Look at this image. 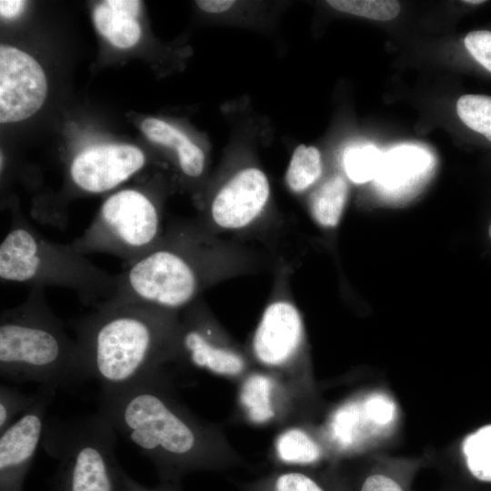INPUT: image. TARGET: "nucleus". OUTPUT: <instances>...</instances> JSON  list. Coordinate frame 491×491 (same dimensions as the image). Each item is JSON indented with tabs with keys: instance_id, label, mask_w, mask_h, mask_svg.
Returning a JSON list of instances; mask_svg holds the SVG:
<instances>
[{
	"instance_id": "11",
	"label": "nucleus",
	"mask_w": 491,
	"mask_h": 491,
	"mask_svg": "<svg viewBox=\"0 0 491 491\" xmlns=\"http://www.w3.org/2000/svg\"><path fill=\"white\" fill-rule=\"evenodd\" d=\"M55 392L40 399L0 433V491H24L26 475L41 445L45 412Z\"/></svg>"
},
{
	"instance_id": "4",
	"label": "nucleus",
	"mask_w": 491,
	"mask_h": 491,
	"mask_svg": "<svg viewBox=\"0 0 491 491\" xmlns=\"http://www.w3.org/2000/svg\"><path fill=\"white\" fill-rule=\"evenodd\" d=\"M48 306L44 288L32 287L20 305L0 316V376L34 382L55 393L89 379L79 346Z\"/></svg>"
},
{
	"instance_id": "20",
	"label": "nucleus",
	"mask_w": 491,
	"mask_h": 491,
	"mask_svg": "<svg viewBox=\"0 0 491 491\" xmlns=\"http://www.w3.org/2000/svg\"><path fill=\"white\" fill-rule=\"evenodd\" d=\"M466 466L471 476L491 483V425L482 426L463 442Z\"/></svg>"
},
{
	"instance_id": "12",
	"label": "nucleus",
	"mask_w": 491,
	"mask_h": 491,
	"mask_svg": "<svg viewBox=\"0 0 491 491\" xmlns=\"http://www.w3.org/2000/svg\"><path fill=\"white\" fill-rule=\"evenodd\" d=\"M144 153L130 145H100L78 153L69 166L75 187L90 194L113 189L145 165Z\"/></svg>"
},
{
	"instance_id": "6",
	"label": "nucleus",
	"mask_w": 491,
	"mask_h": 491,
	"mask_svg": "<svg viewBox=\"0 0 491 491\" xmlns=\"http://www.w3.org/2000/svg\"><path fill=\"white\" fill-rule=\"evenodd\" d=\"M117 433L100 413L45 419L41 446L56 462L52 491H125L137 484L116 456Z\"/></svg>"
},
{
	"instance_id": "1",
	"label": "nucleus",
	"mask_w": 491,
	"mask_h": 491,
	"mask_svg": "<svg viewBox=\"0 0 491 491\" xmlns=\"http://www.w3.org/2000/svg\"><path fill=\"white\" fill-rule=\"evenodd\" d=\"M97 412L153 463L160 482L222 466L213 429L180 404L162 367L100 389Z\"/></svg>"
},
{
	"instance_id": "34",
	"label": "nucleus",
	"mask_w": 491,
	"mask_h": 491,
	"mask_svg": "<svg viewBox=\"0 0 491 491\" xmlns=\"http://www.w3.org/2000/svg\"><path fill=\"white\" fill-rule=\"evenodd\" d=\"M465 3L466 4H472V5H477V4H482L484 3L485 1H481V0H466L464 1Z\"/></svg>"
},
{
	"instance_id": "31",
	"label": "nucleus",
	"mask_w": 491,
	"mask_h": 491,
	"mask_svg": "<svg viewBox=\"0 0 491 491\" xmlns=\"http://www.w3.org/2000/svg\"><path fill=\"white\" fill-rule=\"evenodd\" d=\"M25 2L22 0H1L0 15L6 19L18 16L25 6Z\"/></svg>"
},
{
	"instance_id": "15",
	"label": "nucleus",
	"mask_w": 491,
	"mask_h": 491,
	"mask_svg": "<svg viewBox=\"0 0 491 491\" xmlns=\"http://www.w3.org/2000/svg\"><path fill=\"white\" fill-rule=\"evenodd\" d=\"M348 186L338 175L324 181L310 197V212L315 221L324 227L336 226L342 216Z\"/></svg>"
},
{
	"instance_id": "35",
	"label": "nucleus",
	"mask_w": 491,
	"mask_h": 491,
	"mask_svg": "<svg viewBox=\"0 0 491 491\" xmlns=\"http://www.w3.org/2000/svg\"><path fill=\"white\" fill-rule=\"evenodd\" d=\"M488 234H489V236H490V238H491V225H490V226H489Z\"/></svg>"
},
{
	"instance_id": "7",
	"label": "nucleus",
	"mask_w": 491,
	"mask_h": 491,
	"mask_svg": "<svg viewBox=\"0 0 491 491\" xmlns=\"http://www.w3.org/2000/svg\"><path fill=\"white\" fill-rule=\"evenodd\" d=\"M163 234L155 200L143 190L127 188L107 197L83 235L70 245L85 256H115L128 266L149 252Z\"/></svg>"
},
{
	"instance_id": "30",
	"label": "nucleus",
	"mask_w": 491,
	"mask_h": 491,
	"mask_svg": "<svg viewBox=\"0 0 491 491\" xmlns=\"http://www.w3.org/2000/svg\"><path fill=\"white\" fill-rule=\"evenodd\" d=\"M105 3L114 10L135 18L140 11V2L137 0H107Z\"/></svg>"
},
{
	"instance_id": "23",
	"label": "nucleus",
	"mask_w": 491,
	"mask_h": 491,
	"mask_svg": "<svg viewBox=\"0 0 491 491\" xmlns=\"http://www.w3.org/2000/svg\"><path fill=\"white\" fill-rule=\"evenodd\" d=\"M381 158V153L373 145L352 146L344 155L346 173L353 182H367L376 178Z\"/></svg>"
},
{
	"instance_id": "24",
	"label": "nucleus",
	"mask_w": 491,
	"mask_h": 491,
	"mask_svg": "<svg viewBox=\"0 0 491 491\" xmlns=\"http://www.w3.org/2000/svg\"><path fill=\"white\" fill-rule=\"evenodd\" d=\"M44 388L38 387L35 393H25L16 387L2 384L0 386V433L28 411L43 396Z\"/></svg>"
},
{
	"instance_id": "9",
	"label": "nucleus",
	"mask_w": 491,
	"mask_h": 491,
	"mask_svg": "<svg viewBox=\"0 0 491 491\" xmlns=\"http://www.w3.org/2000/svg\"><path fill=\"white\" fill-rule=\"evenodd\" d=\"M47 94L45 74L30 55L15 47H0V122L25 120L43 105Z\"/></svg>"
},
{
	"instance_id": "28",
	"label": "nucleus",
	"mask_w": 491,
	"mask_h": 491,
	"mask_svg": "<svg viewBox=\"0 0 491 491\" xmlns=\"http://www.w3.org/2000/svg\"><path fill=\"white\" fill-rule=\"evenodd\" d=\"M358 491H406V486L390 473L374 471L362 480Z\"/></svg>"
},
{
	"instance_id": "33",
	"label": "nucleus",
	"mask_w": 491,
	"mask_h": 491,
	"mask_svg": "<svg viewBox=\"0 0 491 491\" xmlns=\"http://www.w3.org/2000/svg\"><path fill=\"white\" fill-rule=\"evenodd\" d=\"M125 491H181L179 484L161 482L159 485L152 487L136 484Z\"/></svg>"
},
{
	"instance_id": "22",
	"label": "nucleus",
	"mask_w": 491,
	"mask_h": 491,
	"mask_svg": "<svg viewBox=\"0 0 491 491\" xmlns=\"http://www.w3.org/2000/svg\"><path fill=\"white\" fill-rule=\"evenodd\" d=\"M461 121L470 129L491 142V97L483 95H465L456 103Z\"/></svg>"
},
{
	"instance_id": "26",
	"label": "nucleus",
	"mask_w": 491,
	"mask_h": 491,
	"mask_svg": "<svg viewBox=\"0 0 491 491\" xmlns=\"http://www.w3.org/2000/svg\"><path fill=\"white\" fill-rule=\"evenodd\" d=\"M141 128L149 140L174 147L176 152L189 141L188 137L180 130L160 119L146 118L142 123Z\"/></svg>"
},
{
	"instance_id": "8",
	"label": "nucleus",
	"mask_w": 491,
	"mask_h": 491,
	"mask_svg": "<svg viewBox=\"0 0 491 491\" xmlns=\"http://www.w3.org/2000/svg\"><path fill=\"white\" fill-rule=\"evenodd\" d=\"M174 360L219 376H235L246 366L244 356L222 344L220 335L200 298L179 313Z\"/></svg>"
},
{
	"instance_id": "16",
	"label": "nucleus",
	"mask_w": 491,
	"mask_h": 491,
	"mask_svg": "<svg viewBox=\"0 0 491 491\" xmlns=\"http://www.w3.org/2000/svg\"><path fill=\"white\" fill-rule=\"evenodd\" d=\"M93 21L100 35L118 48L132 47L140 39L136 18L114 10L105 2L94 9Z\"/></svg>"
},
{
	"instance_id": "5",
	"label": "nucleus",
	"mask_w": 491,
	"mask_h": 491,
	"mask_svg": "<svg viewBox=\"0 0 491 491\" xmlns=\"http://www.w3.org/2000/svg\"><path fill=\"white\" fill-rule=\"evenodd\" d=\"M0 279L32 287L57 286L74 291L85 306L111 299L116 276L92 263L70 244L49 240L16 209L0 245Z\"/></svg>"
},
{
	"instance_id": "14",
	"label": "nucleus",
	"mask_w": 491,
	"mask_h": 491,
	"mask_svg": "<svg viewBox=\"0 0 491 491\" xmlns=\"http://www.w3.org/2000/svg\"><path fill=\"white\" fill-rule=\"evenodd\" d=\"M429 164L428 155L415 146L394 148L382 155L375 179L386 188H398L424 172Z\"/></svg>"
},
{
	"instance_id": "25",
	"label": "nucleus",
	"mask_w": 491,
	"mask_h": 491,
	"mask_svg": "<svg viewBox=\"0 0 491 491\" xmlns=\"http://www.w3.org/2000/svg\"><path fill=\"white\" fill-rule=\"evenodd\" d=\"M333 8L374 20L387 21L395 18L400 5L394 0H329Z\"/></svg>"
},
{
	"instance_id": "10",
	"label": "nucleus",
	"mask_w": 491,
	"mask_h": 491,
	"mask_svg": "<svg viewBox=\"0 0 491 491\" xmlns=\"http://www.w3.org/2000/svg\"><path fill=\"white\" fill-rule=\"evenodd\" d=\"M270 195L265 173L249 167L236 173L216 193L201 224L212 231H239L253 225L264 211Z\"/></svg>"
},
{
	"instance_id": "19",
	"label": "nucleus",
	"mask_w": 491,
	"mask_h": 491,
	"mask_svg": "<svg viewBox=\"0 0 491 491\" xmlns=\"http://www.w3.org/2000/svg\"><path fill=\"white\" fill-rule=\"evenodd\" d=\"M322 161L315 146L298 145L290 160L286 180L288 187L300 193L311 186L321 175Z\"/></svg>"
},
{
	"instance_id": "3",
	"label": "nucleus",
	"mask_w": 491,
	"mask_h": 491,
	"mask_svg": "<svg viewBox=\"0 0 491 491\" xmlns=\"http://www.w3.org/2000/svg\"><path fill=\"white\" fill-rule=\"evenodd\" d=\"M219 249L199 222H176L145 256L116 275L114 303L181 312L220 275Z\"/></svg>"
},
{
	"instance_id": "32",
	"label": "nucleus",
	"mask_w": 491,
	"mask_h": 491,
	"mask_svg": "<svg viewBox=\"0 0 491 491\" xmlns=\"http://www.w3.org/2000/svg\"><path fill=\"white\" fill-rule=\"evenodd\" d=\"M235 2L231 0H198L195 4L208 13H222L229 9Z\"/></svg>"
},
{
	"instance_id": "13",
	"label": "nucleus",
	"mask_w": 491,
	"mask_h": 491,
	"mask_svg": "<svg viewBox=\"0 0 491 491\" xmlns=\"http://www.w3.org/2000/svg\"><path fill=\"white\" fill-rule=\"evenodd\" d=\"M304 324L297 306L286 296H277L265 308L252 338V352L261 365L281 367L299 352Z\"/></svg>"
},
{
	"instance_id": "27",
	"label": "nucleus",
	"mask_w": 491,
	"mask_h": 491,
	"mask_svg": "<svg viewBox=\"0 0 491 491\" xmlns=\"http://www.w3.org/2000/svg\"><path fill=\"white\" fill-rule=\"evenodd\" d=\"M464 43L473 58L491 73V32L472 31L466 35Z\"/></svg>"
},
{
	"instance_id": "2",
	"label": "nucleus",
	"mask_w": 491,
	"mask_h": 491,
	"mask_svg": "<svg viewBox=\"0 0 491 491\" xmlns=\"http://www.w3.org/2000/svg\"><path fill=\"white\" fill-rule=\"evenodd\" d=\"M179 313L105 301L67 326L75 333L89 379L109 389L173 361Z\"/></svg>"
},
{
	"instance_id": "29",
	"label": "nucleus",
	"mask_w": 491,
	"mask_h": 491,
	"mask_svg": "<svg viewBox=\"0 0 491 491\" xmlns=\"http://www.w3.org/2000/svg\"><path fill=\"white\" fill-rule=\"evenodd\" d=\"M392 406L386 400L374 397L366 402V414L371 421L384 425L392 418Z\"/></svg>"
},
{
	"instance_id": "17",
	"label": "nucleus",
	"mask_w": 491,
	"mask_h": 491,
	"mask_svg": "<svg viewBox=\"0 0 491 491\" xmlns=\"http://www.w3.org/2000/svg\"><path fill=\"white\" fill-rule=\"evenodd\" d=\"M273 387L272 379L263 374H253L244 381L240 402L254 423H266L274 417Z\"/></svg>"
},
{
	"instance_id": "18",
	"label": "nucleus",
	"mask_w": 491,
	"mask_h": 491,
	"mask_svg": "<svg viewBox=\"0 0 491 491\" xmlns=\"http://www.w3.org/2000/svg\"><path fill=\"white\" fill-rule=\"evenodd\" d=\"M277 457L289 465H311L322 456L317 443L303 429L289 428L282 432L276 440Z\"/></svg>"
},
{
	"instance_id": "21",
	"label": "nucleus",
	"mask_w": 491,
	"mask_h": 491,
	"mask_svg": "<svg viewBox=\"0 0 491 491\" xmlns=\"http://www.w3.org/2000/svg\"><path fill=\"white\" fill-rule=\"evenodd\" d=\"M244 491H328L310 474L289 470L279 472L243 486Z\"/></svg>"
}]
</instances>
